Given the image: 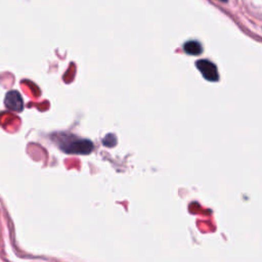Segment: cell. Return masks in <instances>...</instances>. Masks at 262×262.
<instances>
[{"mask_svg":"<svg viewBox=\"0 0 262 262\" xmlns=\"http://www.w3.org/2000/svg\"><path fill=\"white\" fill-rule=\"evenodd\" d=\"M183 49L187 54L199 55L202 52V45L198 41H188L183 45Z\"/></svg>","mask_w":262,"mask_h":262,"instance_id":"cell-4","label":"cell"},{"mask_svg":"<svg viewBox=\"0 0 262 262\" xmlns=\"http://www.w3.org/2000/svg\"><path fill=\"white\" fill-rule=\"evenodd\" d=\"M60 148L68 154H80L87 155L93 150V143L88 139H80V138H68L59 142Z\"/></svg>","mask_w":262,"mask_h":262,"instance_id":"cell-1","label":"cell"},{"mask_svg":"<svg viewBox=\"0 0 262 262\" xmlns=\"http://www.w3.org/2000/svg\"><path fill=\"white\" fill-rule=\"evenodd\" d=\"M220 1H223V2H224V1H227V0H220Z\"/></svg>","mask_w":262,"mask_h":262,"instance_id":"cell-5","label":"cell"},{"mask_svg":"<svg viewBox=\"0 0 262 262\" xmlns=\"http://www.w3.org/2000/svg\"><path fill=\"white\" fill-rule=\"evenodd\" d=\"M195 66L206 80L210 82H216L219 79L217 67L213 62L207 59H200L196 61Z\"/></svg>","mask_w":262,"mask_h":262,"instance_id":"cell-2","label":"cell"},{"mask_svg":"<svg viewBox=\"0 0 262 262\" xmlns=\"http://www.w3.org/2000/svg\"><path fill=\"white\" fill-rule=\"evenodd\" d=\"M4 102H5V105L11 111L20 112L24 108V101L21 99V96L15 90H11L7 92Z\"/></svg>","mask_w":262,"mask_h":262,"instance_id":"cell-3","label":"cell"}]
</instances>
